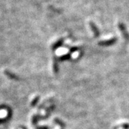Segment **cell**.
<instances>
[{"instance_id":"7a4b0ae2","label":"cell","mask_w":129,"mask_h":129,"mask_svg":"<svg viewBox=\"0 0 129 129\" xmlns=\"http://www.w3.org/2000/svg\"><path fill=\"white\" fill-rule=\"evenodd\" d=\"M90 27H91L92 30L93 31V32H94L95 37H98V36H99V31H98V29H97L96 26L95 25V24L91 22H90Z\"/></svg>"},{"instance_id":"3957f363","label":"cell","mask_w":129,"mask_h":129,"mask_svg":"<svg viewBox=\"0 0 129 129\" xmlns=\"http://www.w3.org/2000/svg\"><path fill=\"white\" fill-rule=\"evenodd\" d=\"M115 40H116V39H112V40H108V41L106 42H100L99 44L100 45H112V44H113L114 42H115Z\"/></svg>"},{"instance_id":"6da1fadb","label":"cell","mask_w":129,"mask_h":129,"mask_svg":"<svg viewBox=\"0 0 129 129\" xmlns=\"http://www.w3.org/2000/svg\"><path fill=\"white\" fill-rule=\"evenodd\" d=\"M118 27L120 28V30L122 32V33H123V36H124L125 38V39H128L129 36L128 35V32L126 31V29L125 27L124 24L123 23H119Z\"/></svg>"}]
</instances>
